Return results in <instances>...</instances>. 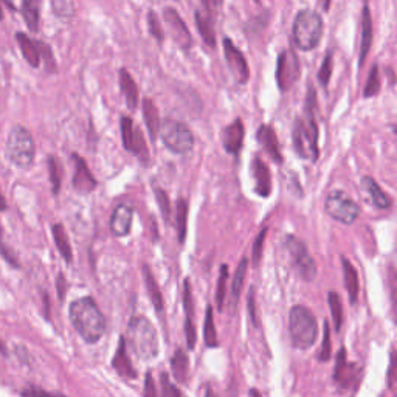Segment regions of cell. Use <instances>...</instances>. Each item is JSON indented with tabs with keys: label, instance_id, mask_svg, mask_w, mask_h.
Instances as JSON below:
<instances>
[{
	"label": "cell",
	"instance_id": "obj_1",
	"mask_svg": "<svg viewBox=\"0 0 397 397\" xmlns=\"http://www.w3.org/2000/svg\"><path fill=\"white\" fill-rule=\"evenodd\" d=\"M70 321L81 339L95 345L106 332V318L93 298L84 297L70 304Z\"/></svg>",
	"mask_w": 397,
	"mask_h": 397
},
{
	"label": "cell",
	"instance_id": "obj_2",
	"mask_svg": "<svg viewBox=\"0 0 397 397\" xmlns=\"http://www.w3.org/2000/svg\"><path fill=\"white\" fill-rule=\"evenodd\" d=\"M315 89L309 87L308 90V111L303 118H297L293 126V146L299 157L309 161H315L318 159V124L314 115L315 106Z\"/></svg>",
	"mask_w": 397,
	"mask_h": 397
},
{
	"label": "cell",
	"instance_id": "obj_3",
	"mask_svg": "<svg viewBox=\"0 0 397 397\" xmlns=\"http://www.w3.org/2000/svg\"><path fill=\"white\" fill-rule=\"evenodd\" d=\"M128 341L140 360H154L159 356V335L146 317H134L128 326Z\"/></svg>",
	"mask_w": 397,
	"mask_h": 397
},
{
	"label": "cell",
	"instance_id": "obj_4",
	"mask_svg": "<svg viewBox=\"0 0 397 397\" xmlns=\"http://www.w3.org/2000/svg\"><path fill=\"white\" fill-rule=\"evenodd\" d=\"M288 332L292 345L298 350H308L318 339V323L314 312L306 306H293L288 315Z\"/></svg>",
	"mask_w": 397,
	"mask_h": 397
},
{
	"label": "cell",
	"instance_id": "obj_5",
	"mask_svg": "<svg viewBox=\"0 0 397 397\" xmlns=\"http://www.w3.org/2000/svg\"><path fill=\"white\" fill-rule=\"evenodd\" d=\"M323 36V19L314 10L298 11L293 21L292 38L295 45L303 52H310L318 47Z\"/></svg>",
	"mask_w": 397,
	"mask_h": 397
},
{
	"label": "cell",
	"instance_id": "obj_6",
	"mask_svg": "<svg viewBox=\"0 0 397 397\" xmlns=\"http://www.w3.org/2000/svg\"><path fill=\"white\" fill-rule=\"evenodd\" d=\"M159 134L161 135V141L171 152L185 155L190 154L194 148V135L190 128L177 120L166 118L163 123H160Z\"/></svg>",
	"mask_w": 397,
	"mask_h": 397
},
{
	"label": "cell",
	"instance_id": "obj_7",
	"mask_svg": "<svg viewBox=\"0 0 397 397\" xmlns=\"http://www.w3.org/2000/svg\"><path fill=\"white\" fill-rule=\"evenodd\" d=\"M7 157L17 168H30L34 160V141L30 132L22 126L11 129L7 141Z\"/></svg>",
	"mask_w": 397,
	"mask_h": 397
},
{
	"label": "cell",
	"instance_id": "obj_8",
	"mask_svg": "<svg viewBox=\"0 0 397 397\" xmlns=\"http://www.w3.org/2000/svg\"><path fill=\"white\" fill-rule=\"evenodd\" d=\"M324 209L330 218L345 225L354 224L360 216V207L343 191L330 192L324 202Z\"/></svg>",
	"mask_w": 397,
	"mask_h": 397
},
{
	"label": "cell",
	"instance_id": "obj_9",
	"mask_svg": "<svg viewBox=\"0 0 397 397\" xmlns=\"http://www.w3.org/2000/svg\"><path fill=\"white\" fill-rule=\"evenodd\" d=\"M284 247L292 258V264L298 275L304 281H312L317 276L315 261L309 255V250L302 239L295 238L293 234H287L284 239Z\"/></svg>",
	"mask_w": 397,
	"mask_h": 397
},
{
	"label": "cell",
	"instance_id": "obj_10",
	"mask_svg": "<svg viewBox=\"0 0 397 397\" xmlns=\"http://www.w3.org/2000/svg\"><path fill=\"white\" fill-rule=\"evenodd\" d=\"M120 123H122L123 146L128 149L129 152L134 154L137 159H140L144 165H148L149 151H148L146 140H144L141 131L135 128L129 117H122Z\"/></svg>",
	"mask_w": 397,
	"mask_h": 397
},
{
	"label": "cell",
	"instance_id": "obj_11",
	"mask_svg": "<svg viewBox=\"0 0 397 397\" xmlns=\"http://www.w3.org/2000/svg\"><path fill=\"white\" fill-rule=\"evenodd\" d=\"M299 78V59L293 50L281 52L276 65V82L281 92H287Z\"/></svg>",
	"mask_w": 397,
	"mask_h": 397
},
{
	"label": "cell",
	"instance_id": "obj_12",
	"mask_svg": "<svg viewBox=\"0 0 397 397\" xmlns=\"http://www.w3.org/2000/svg\"><path fill=\"white\" fill-rule=\"evenodd\" d=\"M224 55L228 64V69L231 70V73L236 78V81L239 84H247L250 78L249 64H247L242 52L233 44V41L230 38L224 39Z\"/></svg>",
	"mask_w": 397,
	"mask_h": 397
},
{
	"label": "cell",
	"instance_id": "obj_13",
	"mask_svg": "<svg viewBox=\"0 0 397 397\" xmlns=\"http://www.w3.org/2000/svg\"><path fill=\"white\" fill-rule=\"evenodd\" d=\"M334 378L340 383V387L346 388V389L350 387L356 388L359 381H360V371L357 370L356 365L346 362V351L343 350V348L339 352V357H337Z\"/></svg>",
	"mask_w": 397,
	"mask_h": 397
},
{
	"label": "cell",
	"instance_id": "obj_14",
	"mask_svg": "<svg viewBox=\"0 0 397 397\" xmlns=\"http://www.w3.org/2000/svg\"><path fill=\"white\" fill-rule=\"evenodd\" d=\"M163 19L166 22V25L170 27L171 33H172L174 39H176L177 44L182 48H185V50L186 48H190L192 44V38L190 34L188 27L185 25L183 19L179 16L177 11L174 8H165Z\"/></svg>",
	"mask_w": 397,
	"mask_h": 397
},
{
	"label": "cell",
	"instance_id": "obj_15",
	"mask_svg": "<svg viewBox=\"0 0 397 397\" xmlns=\"http://www.w3.org/2000/svg\"><path fill=\"white\" fill-rule=\"evenodd\" d=\"M75 160V176H73V188L80 194H89L96 188V180L93 174L90 172L89 166L86 165L84 159H81L78 154L71 155Z\"/></svg>",
	"mask_w": 397,
	"mask_h": 397
},
{
	"label": "cell",
	"instance_id": "obj_16",
	"mask_svg": "<svg viewBox=\"0 0 397 397\" xmlns=\"http://www.w3.org/2000/svg\"><path fill=\"white\" fill-rule=\"evenodd\" d=\"M244 124L242 120L236 118L234 122L227 126V128L222 131V144H224V149L228 154H238L242 148L244 143Z\"/></svg>",
	"mask_w": 397,
	"mask_h": 397
},
{
	"label": "cell",
	"instance_id": "obj_17",
	"mask_svg": "<svg viewBox=\"0 0 397 397\" xmlns=\"http://www.w3.org/2000/svg\"><path fill=\"white\" fill-rule=\"evenodd\" d=\"M132 218H134V212L131 207L124 205V203L115 207L111 216V231L113 236H128L132 227Z\"/></svg>",
	"mask_w": 397,
	"mask_h": 397
},
{
	"label": "cell",
	"instance_id": "obj_18",
	"mask_svg": "<svg viewBox=\"0 0 397 397\" xmlns=\"http://www.w3.org/2000/svg\"><path fill=\"white\" fill-rule=\"evenodd\" d=\"M251 174H253L258 194L261 197H269L272 192V174L260 157H255L251 161Z\"/></svg>",
	"mask_w": 397,
	"mask_h": 397
},
{
	"label": "cell",
	"instance_id": "obj_19",
	"mask_svg": "<svg viewBox=\"0 0 397 397\" xmlns=\"http://www.w3.org/2000/svg\"><path fill=\"white\" fill-rule=\"evenodd\" d=\"M258 141L262 144L264 151L269 154L270 159L276 161V163H281L282 155L280 151V143L272 126L262 124L261 128L258 129Z\"/></svg>",
	"mask_w": 397,
	"mask_h": 397
},
{
	"label": "cell",
	"instance_id": "obj_20",
	"mask_svg": "<svg viewBox=\"0 0 397 397\" xmlns=\"http://www.w3.org/2000/svg\"><path fill=\"white\" fill-rule=\"evenodd\" d=\"M371 45H372V17L368 2H365L362 11V44H360V56H359L360 67L365 64Z\"/></svg>",
	"mask_w": 397,
	"mask_h": 397
},
{
	"label": "cell",
	"instance_id": "obj_21",
	"mask_svg": "<svg viewBox=\"0 0 397 397\" xmlns=\"http://www.w3.org/2000/svg\"><path fill=\"white\" fill-rule=\"evenodd\" d=\"M183 304H185V312H186V320H185L186 341H188L190 350H194L196 326H194V323H192V293H191L190 280H185V284H183Z\"/></svg>",
	"mask_w": 397,
	"mask_h": 397
},
{
	"label": "cell",
	"instance_id": "obj_22",
	"mask_svg": "<svg viewBox=\"0 0 397 397\" xmlns=\"http://www.w3.org/2000/svg\"><path fill=\"white\" fill-rule=\"evenodd\" d=\"M112 366H113V370H115L118 374L124 378H135L137 377V372L134 370V366H132L129 356H128V350H126L124 337L120 339L117 354L112 360Z\"/></svg>",
	"mask_w": 397,
	"mask_h": 397
},
{
	"label": "cell",
	"instance_id": "obj_23",
	"mask_svg": "<svg viewBox=\"0 0 397 397\" xmlns=\"http://www.w3.org/2000/svg\"><path fill=\"white\" fill-rule=\"evenodd\" d=\"M362 185H363V188L366 190V192L370 194L371 202L374 203L377 208L387 209V208H389L391 205H393V198H391L389 194H387V192H385L381 188V186L377 185V182H376L374 179L363 177L362 179Z\"/></svg>",
	"mask_w": 397,
	"mask_h": 397
},
{
	"label": "cell",
	"instance_id": "obj_24",
	"mask_svg": "<svg viewBox=\"0 0 397 397\" xmlns=\"http://www.w3.org/2000/svg\"><path fill=\"white\" fill-rule=\"evenodd\" d=\"M341 266H343V278H345V287L348 291V295H350V302L351 304H356L360 292L357 270L352 267V264L348 261L346 258H341Z\"/></svg>",
	"mask_w": 397,
	"mask_h": 397
},
{
	"label": "cell",
	"instance_id": "obj_25",
	"mask_svg": "<svg viewBox=\"0 0 397 397\" xmlns=\"http://www.w3.org/2000/svg\"><path fill=\"white\" fill-rule=\"evenodd\" d=\"M120 87H122V92L129 109L135 111L138 104V89L134 78L131 76V73L126 69L120 70Z\"/></svg>",
	"mask_w": 397,
	"mask_h": 397
},
{
	"label": "cell",
	"instance_id": "obj_26",
	"mask_svg": "<svg viewBox=\"0 0 397 397\" xmlns=\"http://www.w3.org/2000/svg\"><path fill=\"white\" fill-rule=\"evenodd\" d=\"M16 39H17V42H19L22 55H23V58L27 59V63L32 65V67H39L41 53H39L38 42L32 41L27 34H23V33H17Z\"/></svg>",
	"mask_w": 397,
	"mask_h": 397
},
{
	"label": "cell",
	"instance_id": "obj_27",
	"mask_svg": "<svg viewBox=\"0 0 397 397\" xmlns=\"http://www.w3.org/2000/svg\"><path fill=\"white\" fill-rule=\"evenodd\" d=\"M143 278H144V282H146L149 297H151V299H152L154 308H155V310H157V314L161 317L165 312L163 297H161V292L157 286V281H155L151 269H149L148 266H143Z\"/></svg>",
	"mask_w": 397,
	"mask_h": 397
},
{
	"label": "cell",
	"instance_id": "obj_28",
	"mask_svg": "<svg viewBox=\"0 0 397 397\" xmlns=\"http://www.w3.org/2000/svg\"><path fill=\"white\" fill-rule=\"evenodd\" d=\"M194 19H196V25L198 33H201L203 42L208 47L214 48L216 47V33H214V27H213V17L209 14L202 13V11H196L194 13Z\"/></svg>",
	"mask_w": 397,
	"mask_h": 397
},
{
	"label": "cell",
	"instance_id": "obj_29",
	"mask_svg": "<svg viewBox=\"0 0 397 397\" xmlns=\"http://www.w3.org/2000/svg\"><path fill=\"white\" fill-rule=\"evenodd\" d=\"M143 118H144V123H146L148 126L149 134H151V137L155 140L159 135L161 122H160L159 109L152 103V100H149V98L143 100Z\"/></svg>",
	"mask_w": 397,
	"mask_h": 397
},
{
	"label": "cell",
	"instance_id": "obj_30",
	"mask_svg": "<svg viewBox=\"0 0 397 397\" xmlns=\"http://www.w3.org/2000/svg\"><path fill=\"white\" fill-rule=\"evenodd\" d=\"M22 16L30 32H38L41 16V0H22Z\"/></svg>",
	"mask_w": 397,
	"mask_h": 397
},
{
	"label": "cell",
	"instance_id": "obj_31",
	"mask_svg": "<svg viewBox=\"0 0 397 397\" xmlns=\"http://www.w3.org/2000/svg\"><path fill=\"white\" fill-rule=\"evenodd\" d=\"M171 368H172V374H174V377H176L177 382L183 383V382L188 381L190 360H188V356H186L182 350H177L176 354L172 356Z\"/></svg>",
	"mask_w": 397,
	"mask_h": 397
},
{
	"label": "cell",
	"instance_id": "obj_32",
	"mask_svg": "<svg viewBox=\"0 0 397 397\" xmlns=\"http://www.w3.org/2000/svg\"><path fill=\"white\" fill-rule=\"evenodd\" d=\"M52 231H53V238H55V242H56L59 253H61L65 262L70 264L71 260H73V253H71V247H70L67 233H65L64 227L61 224H56V225H53Z\"/></svg>",
	"mask_w": 397,
	"mask_h": 397
},
{
	"label": "cell",
	"instance_id": "obj_33",
	"mask_svg": "<svg viewBox=\"0 0 397 397\" xmlns=\"http://www.w3.org/2000/svg\"><path fill=\"white\" fill-rule=\"evenodd\" d=\"M186 222H188V202L180 197L176 203V228L180 244H183L186 238Z\"/></svg>",
	"mask_w": 397,
	"mask_h": 397
},
{
	"label": "cell",
	"instance_id": "obj_34",
	"mask_svg": "<svg viewBox=\"0 0 397 397\" xmlns=\"http://www.w3.org/2000/svg\"><path fill=\"white\" fill-rule=\"evenodd\" d=\"M247 269H249V260H247V258H242V261L239 262V266L236 269V273H234V280L231 286V299H233V303H236V304L240 297V291H242V287H244Z\"/></svg>",
	"mask_w": 397,
	"mask_h": 397
},
{
	"label": "cell",
	"instance_id": "obj_35",
	"mask_svg": "<svg viewBox=\"0 0 397 397\" xmlns=\"http://www.w3.org/2000/svg\"><path fill=\"white\" fill-rule=\"evenodd\" d=\"M203 337H205V345L208 348H216L218 346V332H216L214 326V315H213V308L208 306L207 308V315H205V328H203Z\"/></svg>",
	"mask_w": 397,
	"mask_h": 397
},
{
	"label": "cell",
	"instance_id": "obj_36",
	"mask_svg": "<svg viewBox=\"0 0 397 397\" xmlns=\"http://www.w3.org/2000/svg\"><path fill=\"white\" fill-rule=\"evenodd\" d=\"M329 308L330 314H332V320L335 324V330H340L343 323V306L339 293L329 292Z\"/></svg>",
	"mask_w": 397,
	"mask_h": 397
},
{
	"label": "cell",
	"instance_id": "obj_37",
	"mask_svg": "<svg viewBox=\"0 0 397 397\" xmlns=\"http://www.w3.org/2000/svg\"><path fill=\"white\" fill-rule=\"evenodd\" d=\"M148 28H149V33L152 34V38L155 41L160 42V44L165 41V32H163V28H161L160 19L155 11H149L148 13Z\"/></svg>",
	"mask_w": 397,
	"mask_h": 397
},
{
	"label": "cell",
	"instance_id": "obj_38",
	"mask_svg": "<svg viewBox=\"0 0 397 397\" xmlns=\"http://www.w3.org/2000/svg\"><path fill=\"white\" fill-rule=\"evenodd\" d=\"M332 67H334V63H332V50H329L326 53V58H324V61L320 67V71H318V81L323 87H328L329 80H330V75H332Z\"/></svg>",
	"mask_w": 397,
	"mask_h": 397
},
{
	"label": "cell",
	"instance_id": "obj_39",
	"mask_svg": "<svg viewBox=\"0 0 397 397\" xmlns=\"http://www.w3.org/2000/svg\"><path fill=\"white\" fill-rule=\"evenodd\" d=\"M378 90H381V78H378L377 65H374V67H372L370 71V76H368V81H366L363 95L366 96V98H370V96H376L378 93Z\"/></svg>",
	"mask_w": 397,
	"mask_h": 397
},
{
	"label": "cell",
	"instance_id": "obj_40",
	"mask_svg": "<svg viewBox=\"0 0 397 397\" xmlns=\"http://www.w3.org/2000/svg\"><path fill=\"white\" fill-rule=\"evenodd\" d=\"M227 278H228V267L227 266H220V275H219V281H218V292H216V302H218L219 310H224Z\"/></svg>",
	"mask_w": 397,
	"mask_h": 397
},
{
	"label": "cell",
	"instance_id": "obj_41",
	"mask_svg": "<svg viewBox=\"0 0 397 397\" xmlns=\"http://www.w3.org/2000/svg\"><path fill=\"white\" fill-rule=\"evenodd\" d=\"M48 170H50V180L53 185V192L58 194L59 186H61V166L55 157L48 159Z\"/></svg>",
	"mask_w": 397,
	"mask_h": 397
},
{
	"label": "cell",
	"instance_id": "obj_42",
	"mask_svg": "<svg viewBox=\"0 0 397 397\" xmlns=\"http://www.w3.org/2000/svg\"><path fill=\"white\" fill-rule=\"evenodd\" d=\"M154 192H155V197H157V203H159V207L161 209V213H163L165 220L170 222L171 205H170V198H168V194L163 190H160V188H155Z\"/></svg>",
	"mask_w": 397,
	"mask_h": 397
},
{
	"label": "cell",
	"instance_id": "obj_43",
	"mask_svg": "<svg viewBox=\"0 0 397 397\" xmlns=\"http://www.w3.org/2000/svg\"><path fill=\"white\" fill-rule=\"evenodd\" d=\"M324 341H323V346H321V352L320 356H318V360L320 362H328L330 359V332H329V323L324 321Z\"/></svg>",
	"mask_w": 397,
	"mask_h": 397
},
{
	"label": "cell",
	"instance_id": "obj_44",
	"mask_svg": "<svg viewBox=\"0 0 397 397\" xmlns=\"http://www.w3.org/2000/svg\"><path fill=\"white\" fill-rule=\"evenodd\" d=\"M266 234H267V228H264V230L258 234V238L255 240V245H253V264L258 266L261 261V256H262V247H264V240H266Z\"/></svg>",
	"mask_w": 397,
	"mask_h": 397
},
{
	"label": "cell",
	"instance_id": "obj_45",
	"mask_svg": "<svg viewBox=\"0 0 397 397\" xmlns=\"http://www.w3.org/2000/svg\"><path fill=\"white\" fill-rule=\"evenodd\" d=\"M160 381H161V396H176V397L182 396V393H180V391L170 382L166 372H161Z\"/></svg>",
	"mask_w": 397,
	"mask_h": 397
},
{
	"label": "cell",
	"instance_id": "obj_46",
	"mask_svg": "<svg viewBox=\"0 0 397 397\" xmlns=\"http://www.w3.org/2000/svg\"><path fill=\"white\" fill-rule=\"evenodd\" d=\"M247 308H249V315L251 324L256 328L258 326V317H256V306H255V291L251 288L249 295V303H247Z\"/></svg>",
	"mask_w": 397,
	"mask_h": 397
},
{
	"label": "cell",
	"instance_id": "obj_47",
	"mask_svg": "<svg viewBox=\"0 0 397 397\" xmlns=\"http://www.w3.org/2000/svg\"><path fill=\"white\" fill-rule=\"evenodd\" d=\"M144 396H157V391L154 388V382H152V376L146 374V385H144Z\"/></svg>",
	"mask_w": 397,
	"mask_h": 397
},
{
	"label": "cell",
	"instance_id": "obj_48",
	"mask_svg": "<svg viewBox=\"0 0 397 397\" xmlns=\"http://www.w3.org/2000/svg\"><path fill=\"white\" fill-rule=\"evenodd\" d=\"M220 0H202V3H203V7L207 8V14H209L213 17L214 14V11L218 10V5H219Z\"/></svg>",
	"mask_w": 397,
	"mask_h": 397
},
{
	"label": "cell",
	"instance_id": "obj_49",
	"mask_svg": "<svg viewBox=\"0 0 397 397\" xmlns=\"http://www.w3.org/2000/svg\"><path fill=\"white\" fill-rule=\"evenodd\" d=\"M58 282H59V297H61V299H64V276L63 275L58 278Z\"/></svg>",
	"mask_w": 397,
	"mask_h": 397
},
{
	"label": "cell",
	"instance_id": "obj_50",
	"mask_svg": "<svg viewBox=\"0 0 397 397\" xmlns=\"http://www.w3.org/2000/svg\"><path fill=\"white\" fill-rule=\"evenodd\" d=\"M318 3H320V7H321L324 11H329L330 0H318Z\"/></svg>",
	"mask_w": 397,
	"mask_h": 397
},
{
	"label": "cell",
	"instance_id": "obj_51",
	"mask_svg": "<svg viewBox=\"0 0 397 397\" xmlns=\"http://www.w3.org/2000/svg\"><path fill=\"white\" fill-rule=\"evenodd\" d=\"M5 208H7V202H5L3 196L0 194V212H5Z\"/></svg>",
	"mask_w": 397,
	"mask_h": 397
},
{
	"label": "cell",
	"instance_id": "obj_52",
	"mask_svg": "<svg viewBox=\"0 0 397 397\" xmlns=\"http://www.w3.org/2000/svg\"><path fill=\"white\" fill-rule=\"evenodd\" d=\"M3 19V13H2V8H0V21Z\"/></svg>",
	"mask_w": 397,
	"mask_h": 397
},
{
	"label": "cell",
	"instance_id": "obj_53",
	"mask_svg": "<svg viewBox=\"0 0 397 397\" xmlns=\"http://www.w3.org/2000/svg\"><path fill=\"white\" fill-rule=\"evenodd\" d=\"M0 240H2V225H0Z\"/></svg>",
	"mask_w": 397,
	"mask_h": 397
},
{
	"label": "cell",
	"instance_id": "obj_54",
	"mask_svg": "<svg viewBox=\"0 0 397 397\" xmlns=\"http://www.w3.org/2000/svg\"><path fill=\"white\" fill-rule=\"evenodd\" d=\"M255 2H256V3H260V0H255Z\"/></svg>",
	"mask_w": 397,
	"mask_h": 397
},
{
	"label": "cell",
	"instance_id": "obj_55",
	"mask_svg": "<svg viewBox=\"0 0 397 397\" xmlns=\"http://www.w3.org/2000/svg\"><path fill=\"white\" fill-rule=\"evenodd\" d=\"M365 2H368V0H365Z\"/></svg>",
	"mask_w": 397,
	"mask_h": 397
}]
</instances>
